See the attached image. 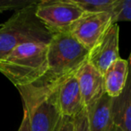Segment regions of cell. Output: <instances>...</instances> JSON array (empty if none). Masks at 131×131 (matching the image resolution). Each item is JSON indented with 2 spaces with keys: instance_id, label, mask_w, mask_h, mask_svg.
<instances>
[{
  "instance_id": "19",
  "label": "cell",
  "mask_w": 131,
  "mask_h": 131,
  "mask_svg": "<svg viewBox=\"0 0 131 131\" xmlns=\"http://www.w3.org/2000/svg\"><path fill=\"white\" fill-rule=\"evenodd\" d=\"M111 131H122L121 129L119 128V127H118L117 126H113V127H112V129H111Z\"/></svg>"
},
{
  "instance_id": "15",
  "label": "cell",
  "mask_w": 131,
  "mask_h": 131,
  "mask_svg": "<svg viewBox=\"0 0 131 131\" xmlns=\"http://www.w3.org/2000/svg\"><path fill=\"white\" fill-rule=\"evenodd\" d=\"M74 120V131H90L88 124L86 109H84L80 114L73 118Z\"/></svg>"
},
{
  "instance_id": "14",
  "label": "cell",
  "mask_w": 131,
  "mask_h": 131,
  "mask_svg": "<svg viewBox=\"0 0 131 131\" xmlns=\"http://www.w3.org/2000/svg\"><path fill=\"white\" fill-rule=\"evenodd\" d=\"M114 23L120 21L131 22V0H118L113 11Z\"/></svg>"
},
{
  "instance_id": "12",
  "label": "cell",
  "mask_w": 131,
  "mask_h": 131,
  "mask_svg": "<svg viewBox=\"0 0 131 131\" xmlns=\"http://www.w3.org/2000/svg\"><path fill=\"white\" fill-rule=\"evenodd\" d=\"M128 75V61L118 58L104 73L105 91L111 98H116L121 93Z\"/></svg>"
},
{
  "instance_id": "16",
  "label": "cell",
  "mask_w": 131,
  "mask_h": 131,
  "mask_svg": "<svg viewBox=\"0 0 131 131\" xmlns=\"http://www.w3.org/2000/svg\"><path fill=\"white\" fill-rule=\"evenodd\" d=\"M34 1H23V2H18V1H0V12H3L5 10L12 9V8H16L19 6L20 8L24 7L28 5L31 4Z\"/></svg>"
},
{
  "instance_id": "13",
  "label": "cell",
  "mask_w": 131,
  "mask_h": 131,
  "mask_svg": "<svg viewBox=\"0 0 131 131\" xmlns=\"http://www.w3.org/2000/svg\"><path fill=\"white\" fill-rule=\"evenodd\" d=\"M84 13H112L118 0H74Z\"/></svg>"
},
{
  "instance_id": "9",
  "label": "cell",
  "mask_w": 131,
  "mask_h": 131,
  "mask_svg": "<svg viewBox=\"0 0 131 131\" xmlns=\"http://www.w3.org/2000/svg\"><path fill=\"white\" fill-rule=\"evenodd\" d=\"M58 104L62 116L71 118L85 109L75 75L66 79L58 88Z\"/></svg>"
},
{
  "instance_id": "10",
  "label": "cell",
  "mask_w": 131,
  "mask_h": 131,
  "mask_svg": "<svg viewBox=\"0 0 131 131\" xmlns=\"http://www.w3.org/2000/svg\"><path fill=\"white\" fill-rule=\"evenodd\" d=\"M112 102L113 98L105 93L102 98L85 108L90 131H111L114 126Z\"/></svg>"
},
{
  "instance_id": "5",
  "label": "cell",
  "mask_w": 131,
  "mask_h": 131,
  "mask_svg": "<svg viewBox=\"0 0 131 131\" xmlns=\"http://www.w3.org/2000/svg\"><path fill=\"white\" fill-rule=\"evenodd\" d=\"M114 23L112 13H84L71 26L69 31L74 37L91 50Z\"/></svg>"
},
{
  "instance_id": "1",
  "label": "cell",
  "mask_w": 131,
  "mask_h": 131,
  "mask_svg": "<svg viewBox=\"0 0 131 131\" xmlns=\"http://www.w3.org/2000/svg\"><path fill=\"white\" fill-rule=\"evenodd\" d=\"M89 52L70 31L55 33L48 45L46 74L34 84L18 88L24 109L50 95L66 79L75 75L88 61Z\"/></svg>"
},
{
  "instance_id": "7",
  "label": "cell",
  "mask_w": 131,
  "mask_h": 131,
  "mask_svg": "<svg viewBox=\"0 0 131 131\" xmlns=\"http://www.w3.org/2000/svg\"><path fill=\"white\" fill-rule=\"evenodd\" d=\"M119 29L117 24H113L95 46L90 50L88 62L104 75L106 70L120 58L118 52Z\"/></svg>"
},
{
  "instance_id": "18",
  "label": "cell",
  "mask_w": 131,
  "mask_h": 131,
  "mask_svg": "<svg viewBox=\"0 0 131 131\" xmlns=\"http://www.w3.org/2000/svg\"><path fill=\"white\" fill-rule=\"evenodd\" d=\"M18 131H31V127H30V118L28 111L24 110V118H23L22 123L19 127Z\"/></svg>"
},
{
  "instance_id": "8",
  "label": "cell",
  "mask_w": 131,
  "mask_h": 131,
  "mask_svg": "<svg viewBox=\"0 0 131 131\" xmlns=\"http://www.w3.org/2000/svg\"><path fill=\"white\" fill-rule=\"evenodd\" d=\"M85 108L106 93L104 77L89 62H86L75 74Z\"/></svg>"
},
{
  "instance_id": "2",
  "label": "cell",
  "mask_w": 131,
  "mask_h": 131,
  "mask_svg": "<svg viewBox=\"0 0 131 131\" xmlns=\"http://www.w3.org/2000/svg\"><path fill=\"white\" fill-rule=\"evenodd\" d=\"M38 3L34 1L24 7L19 8L0 26V60L23 44L49 45L56 32L38 18L36 15Z\"/></svg>"
},
{
  "instance_id": "3",
  "label": "cell",
  "mask_w": 131,
  "mask_h": 131,
  "mask_svg": "<svg viewBox=\"0 0 131 131\" xmlns=\"http://www.w3.org/2000/svg\"><path fill=\"white\" fill-rule=\"evenodd\" d=\"M48 69V45L25 43L0 60V72L18 89L39 81Z\"/></svg>"
},
{
  "instance_id": "11",
  "label": "cell",
  "mask_w": 131,
  "mask_h": 131,
  "mask_svg": "<svg viewBox=\"0 0 131 131\" xmlns=\"http://www.w3.org/2000/svg\"><path fill=\"white\" fill-rule=\"evenodd\" d=\"M128 61V75L123 91L112 102L114 125L122 131H131V52Z\"/></svg>"
},
{
  "instance_id": "17",
  "label": "cell",
  "mask_w": 131,
  "mask_h": 131,
  "mask_svg": "<svg viewBox=\"0 0 131 131\" xmlns=\"http://www.w3.org/2000/svg\"><path fill=\"white\" fill-rule=\"evenodd\" d=\"M58 131H74V120H73V118L64 117Z\"/></svg>"
},
{
  "instance_id": "4",
  "label": "cell",
  "mask_w": 131,
  "mask_h": 131,
  "mask_svg": "<svg viewBox=\"0 0 131 131\" xmlns=\"http://www.w3.org/2000/svg\"><path fill=\"white\" fill-rule=\"evenodd\" d=\"M36 15L54 32H59L69 31L84 12L74 0H44L37 4Z\"/></svg>"
},
{
  "instance_id": "6",
  "label": "cell",
  "mask_w": 131,
  "mask_h": 131,
  "mask_svg": "<svg viewBox=\"0 0 131 131\" xmlns=\"http://www.w3.org/2000/svg\"><path fill=\"white\" fill-rule=\"evenodd\" d=\"M28 111L31 131H58L64 117L58 104V90L24 109Z\"/></svg>"
}]
</instances>
